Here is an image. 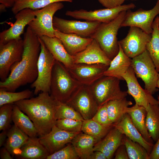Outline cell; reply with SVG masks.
Instances as JSON below:
<instances>
[{"mask_svg":"<svg viewBox=\"0 0 159 159\" xmlns=\"http://www.w3.org/2000/svg\"><path fill=\"white\" fill-rule=\"evenodd\" d=\"M33 94V92L29 89L14 92L0 88V107L5 104H14L19 101L29 99Z\"/></svg>","mask_w":159,"mask_h":159,"instance_id":"36","label":"cell"},{"mask_svg":"<svg viewBox=\"0 0 159 159\" xmlns=\"http://www.w3.org/2000/svg\"><path fill=\"white\" fill-rule=\"evenodd\" d=\"M151 37V34L138 27L131 26L127 36L118 41V43L126 54L132 59L146 50L147 45Z\"/></svg>","mask_w":159,"mask_h":159,"instance_id":"12","label":"cell"},{"mask_svg":"<svg viewBox=\"0 0 159 159\" xmlns=\"http://www.w3.org/2000/svg\"><path fill=\"white\" fill-rule=\"evenodd\" d=\"M0 156L1 159H13V157L11 153L5 147L1 148L0 151Z\"/></svg>","mask_w":159,"mask_h":159,"instance_id":"45","label":"cell"},{"mask_svg":"<svg viewBox=\"0 0 159 159\" xmlns=\"http://www.w3.org/2000/svg\"><path fill=\"white\" fill-rule=\"evenodd\" d=\"M158 23H159V20H158Z\"/></svg>","mask_w":159,"mask_h":159,"instance_id":"53","label":"cell"},{"mask_svg":"<svg viewBox=\"0 0 159 159\" xmlns=\"http://www.w3.org/2000/svg\"><path fill=\"white\" fill-rule=\"evenodd\" d=\"M146 126L149 135L155 142L159 137V107L158 105L149 104L146 108Z\"/></svg>","mask_w":159,"mask_h":159,"instance_id":"31","label":"cell"},{"mask_svg":"<svg viewBox=\"0 0 159 159\" xmlns=\"http://www.w3.org/2000/svg\"><path fill=\"white\" fill-rule=\"evenodd\" d=\"M49 155L47 149L40 142L39 138L29 137L15 155L22 159H45Z\"/></svg>","mask_w":159,"mask_h":159,"instance_id":"24","label":"cell"},{"mask_svg":"<svg viewBox=\"0 0 159 159\" xmlns=\"http://www.w3.org/2000/svg\"><path fill=\"white\" fill-rule=\"evenodd\" d=\"M113 126L123 135L141 145L150 154L153 146V143L148 141L143 138L134 125L127 113H126L120 121L114 124Z\"/></svg>","mask_w":159,"mask_h":159,"instance_id":"21","label":"cell"},{"mask_svg":"<svg viewBox=\"0 0 159 159\" xmlns=\"http://www.w3.org/2000/svg\"><path fill=\"white\" fill-rule=\"evenodd\" d=\"M159 16L155 19L153 24V31L150 41L147 44L146 49L148 51L156 69L159 73Z\"/></svg>","mask_w":159,"mask_h":159,"instance_id":"32","label":"cell"},{"mask_svg":"<svg viewBox=\"0 0 159 159\" xmlns=\"http://www.w3.org/2000/svg\"><path fill=\"white\" fill-rule=\"evenodd\" d=\"M119 45L118 53L111 61L104 75L115 77L120 80H124L122 76L131 66L132 59L126 54L119 44Z\"/></svg>","mask_w":159,"mask_h":159,"instance_id":"25","label":"cell"},{"mask_svg":"<svg viewBox=\"0 0 159 159\" xmlns=\"http://www.w3.org/2000/svg\"><path fill=\"white\" fill-rule=\"evenodd\" d=\"M135 7L134 4L131 3L112 8H105L89 11L84 9L68 10L65 14L76 19L107 23L115 19L121 12L134 9Z\"/></svg>","mask_w":159,"mask_h":159,"instance_id":"11","label":"cell"},{"mask_svg":"<svg viewBox=\"0 0 159 159\" xmlns=\"http://www.w3.org/2000/svg\"><path fill=\"white\" fill-rule=\"evenodd\" d=\"M130 0L136 1V0Z\"/></svg>","mask_w":159,"mask_h":159,"instance_id":"52","label":"cell"},{"mask_svg":"<svg viewBox=\"0 0 159 159\" xmlns=\"http://www.w3.org/2000/svg\"><path fill=\"white\" fill-rule=\"evenodd\" d=\"M16 1V0H0V3L4 5L6 8H12Z\"/></svg>","mask_w":159,"mask_h":159,"instance_id":"48","label":"cell"},{"mask_svg":"<svg viewBox=\"0 0 159 159\" xmlns=\"http://www.w3.org/2000/svg\"><path fill=\"white\" fill-rule=\"evenodd\" d=\"M98 141L95 137L82 131L74 137L71 143L80 158L90 159L94 152V145Z\"/></svg>","mask_w":159,"mask_h":159,"instance_id":"26","label":"cell"},{"mask_svg":"<svg viewBox=\"0 0 159 159\" xmlns=\"http://www.w3.org/2000/svg\"><path fill=\"white\" fill-rule=\"evenodd\" d=\"M123 144L125 145L130 159H150V154L139 143L125 136Z\"/></svg>","mask_w":159,"mask_h":159,"instance_id":"35","label":"cell"},{"mask_svg":"<svg viewBox=\"0 0 159 159\" xmlns=\"http://www.w3.org/2000/svg\"><path fill=\"white\" fill-rule=\"evenodd\" d=\"M82 121L64 119L57 120L55 125L64 130L71 132L82 131Z\"/></svg>","mask_w":159,"mask_h":159,"instance_id":"40","label":"cell"},{"mask_svg":"<svg viewBox=\"0 0 159 159\" xmlns=\"http://www.w3.org/2000/svg\"><path fill=\"white\" fill-rule=\"evenodd\" d=\"M62 1L72 2L73 0H16L11 11L15 14L26 8L33 10L41 9L52 4Z\"/></svg>","mask_w":159,"mask_h":159,"instance_id":"33","label":"cell"},{"mask_svg":"<svg viewBox=\"0 0 159 159\" xmlns=\"http://www.w3.org/2000/svg\"><path fill=\"white\" fill-rule=\"evenodd\" d=\"M73 56L74 64L101 63L109 66L111 61L94 39L84 50Z\"/></svg>","mask_w":159,"mask_h":159,"instance_id":"19","label":"cell"},{"mask_svg":"<svg viewBox=\"0 0 159 159\" xmlns=\"http://www.w3.org/2000/svg\"><path fill=\"white\" fill-rule=\"evenodd\" d=\"M126 0H98L99 2L105 8H112L122 4Z\"/></svg>","mask_w":159,"mask_h":159,"instance_id":"42","label":"cell"},{"mask_svg":"<svg viewBox=\"0 0 159 159\" xmlns=\"http://www.w3.org/2000/svg\"><path fill=\"white\" fill-rule=\"evenodd\" d=\"M24 49L21 38L12 40L5 44H0V78L4 81L8 78L11 66L20 61Z\"/></svg>","mask_w":159,"mask_h":159,"instance_id":"10","label":"cell"},{"mask_svg":"<svg viewBox=\"0 0 159 159\" xmlns=\"http://www.w3.org/2000/svg\"><path fill=\"white\" fill-rule=\"evenodd\" d=\"M112 127H105L91 119L82 121V132L96 138L99 141L104 138Z\"/></svg>","mask_w":159,"mask_h":159,"instance_id":"34","label":"cell"},{"mask_svg":"<svg viewBox=\"0 0 159 159\" xmlns=\"http://www.w3.org/2000/svg\"><path fill=\"white\" fill-rule=\"evenodd\" d=\"M115 152V159H129L125 146L123 143L118 147Z\"/></svg>","mask_w":159,"mask_h":159,"instance_id":"43","label":"cell"},{"mask_svg":"<svg viewBox=\"0 0 159 159\" xmlns=\"http://www.w3.org/2000/svg\"><path fill=\"white\" fill-rule=\"evenodd\" d=\"M132 104V102L127 100L126 97L107 103V110L111 123L113 125L120 121L127 113L129 106Z\"/></svg>","mask_w":159,"mask_h":159,"instance_id":"30","label":"cell"},{"mask_svg":"<svg viewBox=\"0 0 159 159\" xmlns=\"http://www.w3.org/2000/svg\"><path fill=\"white\" fill-rule=\"evenodd\" d=\"M78 112L84 120L91 119L99 107L89 86L81 85L66 103Z\"/></svg>","mask_w":159,"mask_h":159,"instance_id":"9","label":"cell"},{"mask_svg":"<svg viewBox=\"0 0 159 159\" xmlns=\"http://www.w3.org/2000/svg\"><path fill=\"white\" fill-rule=\"evenodd\" d=\"M57 103L49 93L41 92L36 97L14 104L29 117L40 137L48 133L55 125V113Z\"/></svg>","mask_w":159,"mask_h":159,"instance_id":"2","label":"cell"},{"mask_svg":"<svg viewBox=\"0 0 159 159\" xmlns=\"http://www.w3.org/2000/svg\"><path fill=\"white\" fill-rule=\"evenodd\" d=\"M24 49L21 60L11 67L6 80L0 82V88L14 92L17 89L32 84L38 76V62L41 51L39 37L28 26L24 36Z\"/></svg>","mask_w":159,"mask_h":159,"instance_id":"1","label":"cell"},{"mask_svg":"<svg viewBox=\"0 0 159 159\" xmlns=\"http://www.w3.org/2000/svg\"><path fill=\"white\" fill-rule=\"evenodd\" d=\"M131 67L136 77L141 79L145 89L153 95L157 91L159 73L148 51L132 58Z\"/></svg>","mask_w":159,"mask_h":159,"instance_id":"6","label":"cell"},{"mask_svg":"<svg viewBox=\"0 0 159 159\" xmlns=\"http://www.w3.org/2000/svg\"><path fill=\"white\" fill-rule=\"evenodd\" d=\"M29 137L14 124L7 132L5 147L13 157L16 155L20 148L27 142Z\"/></svg>","mask_w":159,"mask_h":159,"instance_id":"28","label":"cell"},{"mask_svg":"<svg viewBox=\"0 0 159 159\" xmlns=\"http://www.w3.org/2000/svg\"><path fill=\"white\" fill-rule=\"evenodd\" d=\"M81 132H68L55 125L48 133L39 138V141L50 155L71 143L74 137Z\"/></svg>","mask_w":159,"mask_h":159,"instance_id":"17","label":"cell"},{"mask_svg":"<svg viewBox=\"0 0 159 159\" xmlns=\"http://www.w3.org/2000/svg\"><path fill=\"white\" fill-rule=\"evenodd\" d=\"M127 113L143 138L148 141L153 143V140L150 137L146 126V109L135 104L133 106L128 108Z\"/></svg>","mask_w":159,"mask_h":159,"instance_id":"27","label":"cell"},{"mask_svg":"<svg viewBox=\"0 0 159 159\" xmlns=\"http://www.w3.org/2000/svg\"><path fill=\"white\" fill-rule=\"evenodd\" d=\"M8 130L2 131L0 134V147L5 144L7 137Z\"/></svg>","mask_w":159,"mask_h":159,"instance_id":"47","label":"cell"},{"mask_svg":"<svg viewBox=\"0 0 159 159\" xmlns=\"http://www.w3.org/2000/svg\"><path fill=\"white\" fill-rule=\"evenodd\" d=\"M109 66L101 63H78L68 69L80 84L90 86L104 76Z\"/></svg>","mask_w":159,"mask_h":159,"instance_id":"15","label":"cell"},{"mask_svg":"<svg viewBox=\"0 0 159 159\" xmlns=\"http://www.w3.org/2000/svg\"><path fill=\"white\" fill-rule=\"evenodd\" d=\"M126 11L121 12L116 18L109 22L101 23L90 37L98 42L101 49L111 60L119 51L117 35Z\"/></svg>","mask_w":159,"mask_h":159,"instance_id":"4","label":"cell"},{"mask_svg":"<svg viewBox=\"0 0 159 159\" xmlns=\"http://www.w3.org/2000/svg\"><path fill=\"white\" fill-rule=\"evenodd\" d=\"M6 8L3 5L1 4H0V11H4Z\"/></svg>","mask_w":159,"mask_h":159,"instance_id":"49","label":"cell"},{"mask_svg":"<svg viewBox=\"0 0 159 159\" xmlns=\"http://www.w3.org/2000/svg\"><path fill=\"white\" fill-rule=\"evenodd\" d=\"M56 120L67 119L83 121L81 115L66 103L58 102L55 113Z\"/></svg>","mask_w":159,"mask_h":159,"instance_id":"37","label":"cell"},{"mask_svg":"<svg viewBox=\"0 0 159 159\" xmlns=\"http://www.w3.org/2000/svg\"><path fill=\"white\" fill-rule=\"evenodd\" d=\"M14 104L4 105L0 108V130L9 129L12 120Z\"/></svg>","mask_w":159,"mask_h":159,"instance_id":"39","label":"cell"},{"mask_svg":"<svg viewBox=\"0 0 159 159\" xmlns=\"http://www.w3.org/2000/svg\"><path fill=\"white\" fill-rule=\"evenodd\" d=\"M158 105L159 107V95L158 96Z\"/></svg>","mask_w":159,"mask_h":159,"instance_id":"51","label":"cell"},{"mask_svg":"<svg viewBox=\"0 0 159 159\" xmlns=\"http://www.w3.org/2000/svg\"><path fill=\"white\" fill-rule=\"evenodd\" d=\"M120 80L115 77L104 76L89 86L99 107L110 101L127 96V92L121 89Z\"/></svg>","mask_w":159,"mask_h":159,"instance_id":"5","label":"cell"},{"mask_svg":"<svg viewBox=\"0 0 159 159\" xmlns=\"http://www.w3.org/2000/svg\"><path fill=\"white\" fill-rule=\"evenodd\" d=\"M90 159H107L106 157L102 152L99 151H94Z\"/></svg>","mask_w":159,"mask_h":159,"instance_id":"46","label":"cell"},{"mask_svg":"<svg viewBox=\"0 0 159 159\" xmlns=\"http://www.w3.org/2000/svg\"><path fill=\"white\" fill-rule=\"evenodd\" d=\"M61 2L52 4L40 9L34 10L35 17L28 24V26L37 36H45L55 37V29L53 24L54 16L58 11L62 9Z\"/></svg>","mask_w":159,"mask_h":159,"instance_id":"8","label":"cell"},{"mask_svg":"<svg viewBox=\"0 0 159 159\" xmlns=\"http://www.w3.org/2000/svg\"><path fill=\"white\" fill-rule=\"evenodd\" d=\"M39 37L55 60L62 63L68 69L74 64L73 56L68 53L59 38L45 36Z\"/></svg>","mask_w":159,"mask_h":159,"instance_id":"22","label":"cell"},{"mask_svg":"<svg viewBox=\"0 0 159 159\" xmlns=\"http://www.w3.org/2000/svg\"><path fill=\"white\" fill-rule=\"evenodd\" d=\"M159 14V0L152 9L145 10L140 9L134 11H127L121 27L135 26L146 33L151 34L153 29L152 24L156 16Z\"/></svg>","mask_w":159,"mask_h":159,"instance_id":"13","label":"cell"},{"mask_svg":"<svg viewBox=\"0 0 159 159\" xmlns=\"http://www.w3.org/2000/svg\"><path fill=\"white\" fill-rule=\"evenodd\" d=\"M150 154V159H159V137Z\"/></svg>","mask_w":159,"mask_h":159,"instance_id":"44","label":"cell"},{"mask_svg":"<svg viewBox=\"0 0 159 159\" xmlns=\"http://www.w3.org/2000/svg\"><path fill=\"white\" fill-rule=\"evenodd\" d=\"M16 21L11 26L0 33V44H4L14 39L21 38L26 26L35 17L34 10L23 9L15 14Z\"/></svg>","mask_w":159,"mask_h":159,"instance_id":"18","label":"cell"},{"mask_svg":"<svg viewBox=\"0 0 159 159\" xmlns=\"http://www.w3.org/2000/svg\"><path fill=\"white\" fill-rule=\"evenodd\" d=\"M39 38L41 51L38 62V76L31 85V87L34 89L35 95L40 92L49 93L52 71L55 60L43 41Z\"/></svg>","mask_w":159,"mask_h":159,"instance_id":"7","label":"cell"},{"mask_svg":"<svg viewBox=\"0 0 159 159\" xmlns=\"http://www.w3.org/2000/svg\"><path fill=\"white\" fill-rule=\"evenodd\" d=\"M123 135L113 127L104 138L95 144L94 151L102 152L107 159L112 158L117 148L123 143Z\"/></svg>","mask_w":159,"mask_h":159,"instance_id":"20","label":"cell"},{"mask_svg":"<svg viewBox=\"0 0 159 159\" xmlns=\"http://www.w3.org/2000/svg\"><path fill=\"white\" fill-rule=\"evenodd\" d=\"M157 87L159 89V73L158 76V78L157 83Z\"/></svg>","mask_w":159,"mask_h":159,"instance_id":"50","label":"cell"},{"mask_svg":"<svg viewBox=\"0 0 159 159\" xmlns=\"http://www.w3.org/2000/svg\"><path fill=\"white\" fill-rule=\"evenodd\" d=\"M80 158L71 143L48 155L46 159H78Z\"/></svg>","mask_w":159,"mask_h":159,"instance_id":"38","label":"cell"},{"mask_svg":"<svg viewBox=\"0 0 159 159\" xmlns=\"http://www.w3.org/2000/svg\"><path fill=\"white\" fill-rule=\"evenodd\" d=\"M100 125L105 127H112L113 125L110 122L107 110V103L100 107L92 119Z\"/></svg>","mask_w":159,"mask_h":159,"instance_id":"41","label":"cell"},{"mask_svg":"<svg viewBox=\"0 0 159 159\" xmlns=\"http://www.w3.org/2000/svg\"><path fill=\"white\" fill-rule=\"evenodd\" d=\"M81 85L62 63L55 60L49 93L54 99L58 102L66 103Z\"/></svg>","mask_w":159,"mask_h":159,"instance_id":"3","label":"cell"},{"mask_svg":"<svg viewBox=\"0 0 159 159\" xmlns=\"http://www.w3.org/2000/svg\"><path fill=\"white\" fill-rule=\"evenodd\" d=\"M55 29V36L61 40L67 52L72 56L84 50L93 39L91 37H84L74 34L63 33Z\"/></svg>","mask_w":159,"mask_h":159,"instance_id":"23","label":"cell"},{"mask_svg":"<svg viewBox=\"0 0 159 159\" xmlns=\"http://www.w3.org/2000/svg\"><path fill=\"white\" fill-rule=\"evenodd\" d=\"M101 22L67 20L54 16V28L65 34H73L84 37H90Z\"/></svg>","mask_w":159,"mask_h":159,"instance_id":"14","label":"cell"},{"mask_svg":"<svg viewBox=\"0 0 159 159\" xmlns=\"http://www.w3.org/2000/svg\"><path fill=\"white\" fill-rule=\"evenodd\" d=\"M12 120L14 124L30 137L39 135L38 131L29 117L14 104Z\"/></svg>","mask_w":159,"mask_h":159,"instance_id":"29","label":"cell"},{"mask_svg":"<svg viewBox=\"0 0 159 159\" xmlns=\"http://www.w3.org/2000/svg\"><path fill=\"white\" fill-rule=\"evenodd\" d=\"M127 83L128 94L132 96L135 104L146 108L149 104L158 105V100L140 85L134 72L130 66L122 76Z\"/></svg>","mask_w":159,"mask_h":159,"instance_id":"16","label":"cell"}]
</instances>
